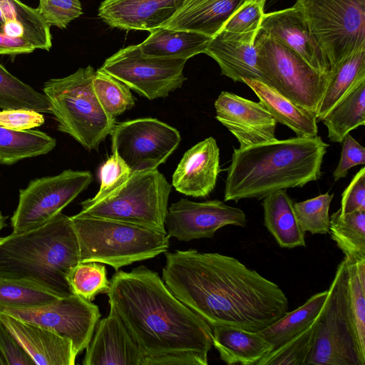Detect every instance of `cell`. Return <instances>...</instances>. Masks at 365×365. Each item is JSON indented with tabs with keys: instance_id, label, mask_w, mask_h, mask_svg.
<instances>
[{
	"instance_id": "cell-42",
	"label": "cell",
	"mask_w": 365,
	"mask_h": 365,
	"mask_svg": "<svg viewBox=\"0 0 365 365\" xmlns=\"http://www.w3.org/2000/svg\"><path fill=\"white\" fill-rule=\"evenodd\" d=\"M37 9L50 26L59 29H65L83 14L79 0H39Z\"/></svg>"
},
{
	"instance_id": "cell-43",
	"label": "cell",
	"mask_w": 365,
	"mask_h": 365,
	"mask_svg": "<svg viewBox=\"0 0 365 365\" xmlns=\"http://www.w3.org/2000/svg\"><path fill=\"white\" fill-rule=\"evenodd\" d=\"M263 4L247 1L227 19L221 30L233 33L259 32L264 15Z\"/></svg>"
},
{
	"instance_id": "cell-24",
	"label": "cell",
	"mask_w": 365,
	"mask_h": 365,
	"mask_svg": "<svg viewBox=\"0 0 365 365\" xmlns=\"http://www.w3.org/2000/svg\"><path fill=\"white\" fill-rule=\"evenodd\" d=\"M212 346L222 361L229 365H256L273 350L272 345L259 333L226 325L212 327Z\"/></svg>"
},
{
	"instance_id": "cell-40",
	"label": "cell",
	"mask_w": 365,
	"mask_h": 365,
	"mask_svg": "<svg viewBox=\"0 0 365 365\" xmlns=\"http://www.w3.org/2000/svg\"><path fill=\"white\" fill-rule=\"evenodd\" d=\"M333 197V193L326 192L293 204L296 217L304 232H309L312 235L329 232V210Z\"/></svg>"
},
{
	"instance_id": "cell-21",
	"label": "cell",
	"mask_w": 365,
	"mask_h": 365,
	"mask_svg": "<svg viewBox=\"0 0 365 365\" xmlns=\"http://www.w3.org/2000/svg\"><path fill=\"white\" fill-rule=\"evenodd\" d=\"M0 322L36 364H75L77 355L70 339L3 313H0Z\"/></svg>"
},
{
	"instance_id": "cell-3",
	"label": "cell",
	"mask_w": 365,
	"mask_h": 365,
	"mask_svg": "<svg viewBox=\"0 0 365 365\" xmlns=\"http://www.w3.org/2000/svg\"><path fill=\"white\" fill-rule=\"evenodd\" d=\"M329 145L320 136L275 139L234 148L224 192L225 201L263 199L279 190L302 187L318 180Z\"/></svg>"
},
{
	"instance_id": "cell-9",
	"label": "cell",
	"mask_w": 365,
	"mask_h": 365,
	"mask_svg": "<svg viewBox=\"0 0 365 365\" xmlns=\"http://www.w3.org/2000/svg\"><path fill=\"white\" fill-rule=\"evenodd\" d=\"M261 81L316 114L331 74L321 73L285 45L259 31L255 40Z\"/></svg>"
},
{
	"instance_id": "cell-28",
	"label": "cell",
	"mask_w": 365,
	"mask_h": 365,
	"mask_svg": "<svg viewBox=\"0 0 365 365\" xmlns=\"http://www.w3.org/2000/svg\"><path fill=\"white\" fill-rule=\"evenodd\" d=\"M211 38L192 31L159 27L150 31L148 38L138 45L145 55L188 60L205 53Z\"/></svg>"
},
{
	"instance_id": "cell-11",
	"label": "cell",
	"mask_w": 365,
	"mask_h": 365,
	"mask_svg": "<svg viewBox=\"0 0 365 365\" xmlns=\"http://www.w3.org/2000/svg\"><path fill=\"white\" fill-rule=\"evenodd\" d=\"M187 61L145 55L135 44L118 50L101 68L140 96L155 100L168 96L182 86Z\"/></svg>"
},
{
	"instance_id": "cell-1",
	"label": "cell",
	"mask_w": 365,
	"mask_h": 365,
	"mask_svg": "<svg viewBox=\"0 0 365 365\" xmlns=\"http://www.w3.org/2000/svg\"><path fill=\"white\" fill-rule=\"evenodd\" d=\"M164 253V283L211 327L258 331L288 310L287 297L279 286L236 258L195 249Z\"/></svg>"
},
{
	"instance_id": "cell-46",
	"label": "cell",
	"mask_w": 365,
	"mask_h": 365,
	"mask_svg": "<svg viewBox=\"0 0 365 365\" xmlns=\"http://www.w3.org/2000/svg\"><path fill=\"white\" fill-rule=\"evenodd\" d=\"M342 215L355 211H365V168L362 167L353 177L341 194V207L338 210Z\"/></svg>"
},
{
	"instance_id": "cell-27",
	"label": "cell",
	"mask_w": 365,
	"mask_h": 365,
	"mask_svg": "<svg viewBox=\"0 0 365 365\" xmlns=\"http://www.w3.org/2000/svg\"><path fill=\"white\" fill-rule=\"evenodd\" d=\"M286 190L272 192L263 198L264 225L283 248L306 247L305 232L301 228Z\"/></svg>"
},
{
	"instance_id": "cell-4",
	"label": "cell",
	"mask_w": 365,
	"mask_h": 365,
	"mask_svg": "<svg viewBox=\"0 0 365 365\" xmlns=\"http://www.w3.org/2000/svg\"><path fill=\"white\" fill-rule=\"evenodd\" d=\"M79 262L71 217L61 212L41 226L0 237V278L30 284L58 297L73 294L67 277Z\"/></svg>"
},
{
	"instance_id": "cell-22",
	"label": "cell",
	"mask_w": 365,
	"mask_h": 365,
	"mask_svg": "<svg viewBox=\"0 0 365 365\" xmlns=\"http://www.w3.org/2000/svg\"><path fill=\"white\" fill-rule=\"evenodd\" d=\"M259 32L238 34L220 30L212 37L205 53L217 63L222 75L235 82L242 83L243 78L261 81L255 48Z\"/></svg>"
},
{
	"instance_id": "cell-5",
	"label": "cell",
	"mask_w": 365,
	"mask_h": 365,
	"mask_svg": "<svg viewBox=\"0 0 365 365\" xmlns=\"http://www.w3.org/2000/svg\"><path fill=\"white\" fill-rule=\"evenodd\" d=\"M79 245L80 262H96L118 271L124 266L168 251L167 232L113 220L71 217Z\"/></svg>"
},
{
	"instance_id": "cell-25",
	"label": "cell",
	"mask_w": 365,
	"mask_h": 365,
	"mask_svg": "<svg viewBox=\"0 0 365 365\" xmlns=\"http://www.w3.org/2000/svg\"><path fill=\"white\" fill-rule=\"evenodd\" d=\"M0 32L24 39L36 49L49 51L52 46L50 26L37 8L20 0H0Z\"/></svg>"
},
{
	"instance_id": "cell-51",
	"label": "cell",
	"mask_w": 365,
	"mask_h": 365,
	"mask_svg": "<svg viewBox=\"0 0 365 365\" xmlns=\"http://www.w3.org/2000/svg\"><path fill=\"white\" fill-rule=\"evenodd\" d=\"M253 1H256L264 5L267 0H253Z\"/></svg>"
},
{
	"instance_id": "cell-50",
	"label": "cell",
	"mask_w": 365,
	"mask_h": 365,
	"mask_svg": "<svg viewBox=\"0 0 365 365\" xmlns=\"http://www.w3.org/2000/svg\"><path fill=\"white\" fill-rule=\"evenodd\" d=\"M6 362L0 352V365H6Z\"/></svg>"
},
{
	"instance_id": "cell-37",
	"label": "cell",
	"mask_w": 365,
	"mask_h": 365,
	"mask_svg": "<svg viewBox=\"0 0 365 365\" xmlns=\"http://www.w3.org/2000/svg\"><path fill=\"white\" fill-rule=\"evenodd\" d=\"M317 319L301 332L271 351L256 365H307L314 344Z\"/></svg>"
},
{
	"instance_id": "cell-39",
	"label": "cell",
	"mask_w": 365,
	"mask_h": 365,
	"mask_svg": "<svg viewBox=\"0 0 365 365\" xmlns=\"http://www.w3.org/2000/svg\"><path fill=\"white\" fill-rule=\"evenodd\" d=\"M60 297L38 287L0 278V305L19 308L48 304Z\"/></svg>"
},
{
	"instance_id": "cell-2",
	"label": "cell",
	"mask_w": 365,
	"mask_h": 365,
	"mask_svg": "<svg viewBox=\"0 0 365 365\" xmlns=\"http://www.w3.org/2000/svg\"><path fill=\"white\" fill-rule=\"evenodd\" d=\"M107 294L145 365L208 364L211 326L177 299L158 273L144 265L116 271Z\"/></svg>"
},
{
	"instance_id": "cell-47",
	"label": "cell",
	"mask_w": 365,
	"mask_h": 365,
	"mask_svg": "<svg viewBox=\"0 0 365 365\" xmlns=\"http://www.w3.org/2000/svg\"><path fill=\"white\" fill-rule=\"evenodd\" d=\"M0 352L7 365H36L31 356L1 322Z\"/></svg>"
},
{
	"instance_id": "cell-8",
	"label": "cell",
	"mask_w": 365,
	"mask_h": 365,
	"mask_svg": "<svg viewBox=\"0 0 365 365\" xmlns=\"http://www.w3.org/2000/svg\"><path fill=\"white\" fill-rule=\"evenodd\" d=\"M294 6L327 58L331 73L365 48V0H297Z\"/></svg>"
},
{
	"instance_id": "cell-44",
	"label": "cell",
	"mask_w": 365,
	"mask_h": 365,
	"mask_svg": "<svg viewBox=\"0 0 365 365\" xmlns=\"http://www.w3.org/2000/svg\"><path fill=\"white\" fill-rule=\"evenodd\" d=\"M43 115L30 109H7L0 111V127L16 131L31 130L44 123Z\"/></svg>"
},
{
	"instance_id": "cell-12",
	"label": "cell",
	"mask_w": 365,
	"mask_h": 365,
	"mask_svg": "<svg viewBox=\"0 0 365 365\" xmlns=\"http://www.w3.org/2000/svg\"><path fill=\"white\" fill-rule=\"evenodd\" d=\"M92 181L90 171L71 169L31 180L19 191V203L11 218L12 232H25L50 221Z\"/></svg>"
},
{
	"instance_id": "cell-49",
	"label": "cell",
	"mask_w": 365,
	"mask_h": 365,
	"mask_svg": "<svg viewBox=\"0 0 365 365\" xmlns=\"http://www.w3.org/2000/svg\"><path fill=\"white\" fill-rule=\"evenodd\" d=\"M6 225L5 223V217L2 215L1 212L0 211V231Z\"/></svg>"
},
{
	"instance_id": "cell-48",
	"label": "cell",
	"mask_w": 365,
	"mask_h": 365,
	"mask_svg": "<svg viewBox=\"0 0 365 365\" xmlns=\"http://www.w3.org/2000/svg\"><path fill=\"white\" fill-rule=\"evenodd\" d=\"M36 48L22 38H15L0 32V55H17L33 52Z\"/></svg>"
},
{
	"instance_id": "cell-41",
	"label": "cell",
	"mask_w": 365,
	"mask_h": 365,
	"mask_svg": "<svg viewBox=\"0 0 365 365\" xmlns=\"http://www.w3.org/2000/svg\"><path fill=\"white\" fill-rule=\"evenodd\" d=\"M132 172L127 164L115 153L102 165L100 169L101 185L91 201L100 200L120 187L130 178Z\"/></svg>"
},
{
	"instance_id": "cell-32",
	"label": "cell",
	"mask_w": 365,
	"mask_h": 365,
	"mask_svg": "<svg viewBox=\"0 0 365 365\" xmlns=\"http://www.w3.org/2000/svg\"><path fill=\"white\" fill-rule=\"evenodd\" d=\"M56 145V140L41 130L16 131L0 127V164L12 165L45 155Z\"/></svg>"
},
{
	"instance_id": "cell-26",
	"label": "cell",
	"mask_w": 365,
	"mask_h": 365,
	"mask_svg": "<svg viewBox=\"0 0 365 365\" xmlns=\"http://www.w3.org/2000/svg\"><path fill=\"white\" fill-rule=\"evenodd\" d=\"M242 83L255 92L277 123L287 126L297 137L317 135V118L314 113L292 102L259 80L243 78Z\"/></svg>"
},
{
	"instance_id": "cell-14",
	"label": "cell",
	"mask_w": 365,
	"mask_h": 365,
	"mask_svg": "<svg viewBox=\"0 0 365 365\" xmlns=\"http://www.w3.org/2000/svg\"><path fill=\"white\" fill-rule=\"evenodd\" d=\"M0 313L70 339L77 356L87 347L101 317L96 304L76 294L60 297L48 304L36 307L0 305Z\"/></svg>"
},
{
	"instance_id": "cell-36",
	"label": "cell",
	"mask_w": 365,
	"mask_h": 365,
	"mask_svg": "<svg viewBox=\"0 0 365 365\" xmlns=\"http://www.w3.org/2000/svg\"><path fill=\"white\" fill-rule=\"evenodd\" d=\"M93 87L101 106L113 119L135 106L130 89L101 68L95 71Z\"/></svg>"
},
{
	"instance_id": "cell-34",
	"label": "cell",
	"mask_w": 365,
	"mask_h": 365,
	"mask_svg": "<svg viewBox=\"0 0 365 365\" xmlns=\"http://www.w3.org/2000/svg\"><path fill=\"white\" fill-rule=\"evenodd\" d=\"M329 232L344 257L365 259V211L345 215L334 212L330 217Z\"/></svg>"
},
{
	"instance_id": "cell-23",
	"label": "cell",
	"mask_w": 365,
	"mask_h": 365,
	"mask_svg": "<svg viewBox=\"0 0 365 365\" xmlns=\"http://www.w3.org/2000/svg\"><path fill=\"white\" fill-rule=\"evenodd\" d=\"M247 1L249 0H185L161 27L192 31L213 37Z\"/></svg>"
},
{
	"instance_id": "cell-30",
	"label": "cell",
	"mask_w": 365,
	"mask_h": 365,
	"mask_svg": "<svg viewBox=\"0 0 365 365\" xmlns=\"http://www.w3.org/2000/svg\"><path fill=\"white\" fill-rule=\"evenodd\" d=\"M333 143H341L352 130L365 124V79L350 89L322 119Z\"/></svg>"
},
{
	"instance_id": "cell-29",
	"label": "cell",
	"mask_w": 365,
	"mask_h": 365,
	"mask_svg": "<svg viewBox=\"0 0 365 365\" xmlns=\"http://www.w3.org/2000/svg\"><path fill=\"white\" fill-rule=\"evenodd\" d=\"M344 259L346 312L359 356L365 364V259Z\"/></svg>"
},
{
	"instance_id": "cell-18",
	"label": "cell",
	"mask_w": 365,
	"mask_h": 365,
	"mask_svg": "<svg viewBox=\"0 0 365 365\" xmlns=\"http://www.w3.org/2000/svg\"><path fill=\"white\" fill-rule=\"evenodd\" d=\"M260 31L298 54L317 71L331 74L330 63L294 6L264 14Z\"/></svg>"
},
{
	"instance_id": "cell-10",
	"label": "cell",
	"mask_w": 365,
	"mask_h": 365,
	"mask_svg": "<svg viewBox=\"0 0 365 365\" xmlns=\"http://www.w3.org/2000/svg\"><path fill=\"white\" fill-rule=\"evenodd\" d=\"M346 272L344 258L327 289L328 296L317 319L307 365H364L359 356L346 312Z\"/></svg>"
},
{
	"instance_id": "cell-16",
	"label": "cell",
	"mask_w": 365,
	"mask_h": 365,
	"mask_svg": "<svg viewBox=\"0 0 365 365\" xmlns=\"http://www.w3.org/2000/svg\"><path fill=\"white\" fill-rule=\"evenodd\" d=\"M214 106L216 119L236 138L239 148L276 139L277 122L260 102L222 91Z\"/></svg>"
},
{
	"instance_id": "cell-15",
	"label": "cell",
	"mask_w": 365,
	"mask_h": 365,
	"mask_svg": "<svg viewBox=\"0 0 365 365\" xmlns=\"http://www.w3.org/2000/svg\"><path fill=\"white\" fill-rule=\"evenodd\" d=\"M247 219L244 211L229 206L219 200L194 202L180 198L168 208L165 227L169 238L189 242L212 238L226 225L245 227Z\"/></svg>"
},
{
	"instance_id": "cell-13",
	"label": "cell",
	"mask_w": 365,
	"mask_h": 365,
	"mask_svg": "<svg viewBox=\"0 0 365 365\" xmlns=\"http://www.w3.org/2000/svg\"><path fill=\"white\" fill-rule=\"evenodd\" d=\"M110 135L112 153H117L132 173L158 169L181 141L176 128L153 118L115 123Z\"/></svg>"
},
{
	"instance_id": "cell-38",
	"label": "cell",
	"mask_w": 365,
	"mask_h": 365,
	"mask_svg": "<svg viewBox=\"0 0 365 365\" xmlns=\"http://www.w3.org/2000/svg\"><path fill=\"white\" fill-rule=\"evenodd\" d=\"M67 281L73 294L93 301L110 288L106 268L96 262H79L69 272Z\"/></svg>"
},
{
	"instance_id": "cell-20",
	"label": "cell",
	"mask_w": 365,
	"mask_h": 365,
	"mask_svg": "<svg viewBox=\"0 0 365 365\" xmlns=\"http://www.w3.org/2000/svg\"><path fill=\"white\" fill-rule=\"evenodd\" d=\"M185 0H104L98 16L112 28L151 31L161 27Z\"/></svg>"
},
{
	"instance_id": "cell-45",
	"label": "cell",
	"mask_w": 365,
	"mask_h": 365,
	"mask_svg": "<svg viewBox=\"0 0 365 365\" xmlns=\"http://www.w3.org/2000/svg\"><path fill=\"white\" fill-rule=\"evenodd\" d=\"M342 148L339 163L333 173L335 181L345 178L348 171L354 166L365 164V148L349 133L342 142Z\"/></svg>"
},
{
	"instance_id": "cell-19",
	"label": "cell",
	"mask_w": 365,
	"mask_h": 365,
	"mask_svg": "<svg viewBox=\"0 0 365 365\" xmlns=\"http://www.w3.org/2000/svg\"><path fill=\"white\" fill-rule=\"evenodd\" d=\"M220 172V149L215 139L209 137L184 153L171 185L185 195L205 197L214 190Z\"/></svg>"
},
{
	"instance_id": "cell-6",
	"label": "cell",
	"mask_w": 365,
	"mask_h": 365,
	"mask_svg": "<svg viewBox=\"0 0 365 365\" xmlns=\"http://www.w3.org/2000/svg\"><path fill=\"white\" fill-rule=\"evenodd\" d=\"M94 73L91 66L79 68L68 76L47 81L43 88L57 122V129L88 150H98L116 123L96 96Z\"/></svg>"
},
{
	"instance_id": "cell-7",
	"label": "cell",
	"mask_w": 365,
	"mask_h": 365,
	"mask_svg": "<svg viewBox=\"0 0 365 365\" xmlns=\"http://www.w3.org/2000/svg\"><path fill=\"white\" fill-rule=\"evenodd\" d=\"M172 185L158 169L132 173L115 191L81 202L80 216L120 221L166 232L165 220Z\"/></svg>"
},
{
	"instance_id": "cell-35",
	"label": "cell",
	"mask_w": 365,
	"mask_h": 365,
	"mask_svg": "<svg viewBox=\"0 0 365 365\" xmlns=\"http://www.w3.org/2000/svg\"><path fill=\"white\" fill-rule=\"evenodd\" d=\"M0 108L30 109L51 114L47 96L13 76L1 63Z\"/></svg>"
},
{
	"instance_id": "cell-31",
	"label": "cell",
	"mask_w": 365,
	"mask_h": 365,
	"mask_svg": "<svg viewBox=\"0 0 365 365\" xmlns=\"http://www.w3.org/2000/svg\"><path fill=\"white\" fill-rule=\"evenodd\" d=\"M328 290L312 295L304 304L287 312L281 318L261 329L259 333L272 345L273 349L286 342L309 326L319 315Z\"/></svg>"
},
{
	"instance_id": "cell-17",
	"label": "cell",
	"mask_w": 365,
	"mask_h": 365,
	"mask_svg": "<svg viewBox=\"0 0 365 365\" xmlns=\"http://www.w3.org/2000/svg\"><path fill=\"white\" fill-rule=\"evenodd\" d=\"M83 365H145V357L115 309L97 322Z\"/></svg>"
},
{
	"instance_id": "cell-33",
	"label": "cell",
	"mask_w": 365,
	"mask_h": 365,
	"mask_svg": "<svg viewBox=\"0 0 365 365\" xmlns=\"http://www.w3.org/2000/svg\"><path fill=\"white\" fill-rule=\"evenodd\" d=\"M365 79V48L341 61L331 77L316 113L322 120L326 113L357 83Z\"/></svg>"
}]
</instances>
